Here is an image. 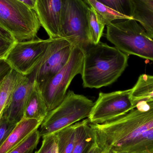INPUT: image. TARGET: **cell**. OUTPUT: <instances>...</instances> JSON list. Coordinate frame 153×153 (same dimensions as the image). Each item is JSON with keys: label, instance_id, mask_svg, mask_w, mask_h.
I'll list each match as a JSON object with an SVG mask.
<instances>
[{"label": "cell", "instance_id": "obj_1", "mask_svg": "<svg viewBox=\"0 0 153 153\" xmlns=\"http://www.w3.org/2000/svg\"><path fill=\"white\" fill-rule=\"evenodd\" d=\"M90 126L95 142L103 152H133L143 145L153 130V101L115 119Z\"/></svg>", "mask_w": 153, "mask_h": 153}, {"label": "cell", "instance_id": "obj_2", "mask_svg": "<svg viewBox=\"0 0 153 153\" xmlns=\"http://www.w3.org/2000/svg\"><path fill=\"white\" fill-rule=\"evenodd\" d=\"M81 50L84 56L81 75L84 88L99 89L110 85L128 66L129 55L105 43H90Z\"/></svg>", "mask_w": 153, "mask_h": 153}, {"label": "cell", "instance_id": "obj_3", "mask_svg": "<svg viewBox=\"0 0 153 153\" xmlns=\"http://www.w3.org/2000/svg\"><path fill=\"white\" fill-rule=\"evenodd\" d=\"M106 37L115 47L129 55L153 62V39L133 19L107 26Z\"/></svg>", "mask_w": 153, "mask_h": 153}, {"label": "cell", "instance_id": "obj_4", "mask_svg": "<svg viewBox=\"0 0 153 153\" xmlns=\"http://www.w3.org/2000/svg\"><path fill=\"white\" fill-rule=\"evenodd\" d=\"M94 102L85 96L70 91L55 108L43 120L39 130L41 137L55 134L61 129L88 118Z\"/></svg>", "mask_w": 153, "mask_h": 153}, {"label": "cell", "instance_id": "obj_5", "mask_svg": "<svg viewBox=\"0 0 153 153\" xmlns=\"http://www.w3.org/2000/svg\"><path fill=\"white\" fill-rule=\"evenodd\" d=\"M0 26L18 42L36 39L41 25L34 10L19 0H0Z\"/></svg>", "mask_w": 153, "mask_h": 153}, {"label": "cell", "instance_id": "obj_6", "mask_svg": "<svg viewBox=\"0 0 153 153\" xmlns=\"http://www.w3.org/2000/svg\"><path fill=\"white\" fill-rule=\"evenodd\" d=\"M89 8L83 0H63L60 38L81 49L91 43L87 24Z\"/></svg>", "mask_w": 153, "mask_h": 153}, {"label": "cell", "instance_id": "obj_7", "mask_svg": "<svg viewBox=\"0 0 153 153\" xmlns=\"http://www.w3.org/2000/svg\"><path fill=\"white\" fill-rule=\"evenodd\" d=\"M82 50L74 47L66 65L57 74L39 86L48 111L55 108L63 100L73 79L82 74L83 63Z\"/></svg>", "mask_w": 153, "mask_h": 153}, {"label": "cell", "instance_id": "obj_8", "mask_svg": "<svg viewBox=\"0 0 153 153\" xmlns=\"http://www.w3.org/2000/svg\"><path fill=\"white\" fill-rule=\"evenodd\" d=\"M52 39H35L17 42L4 59L12 69L22 75H29L42 61Z\"/></svg>", "mask_w": 153, "mask_h": 153}, {"label": "cell", "instance_id": "obj_9", "mask_svg": "<svg viewBox=\"0 0 153 153\" xmlns=\"http://www.w3.org/2000/svg\"><path fill=\"white\" fill-rule=\"evenodd\" d=\"M131 89L100 92L88 119L91 124H102L121 117L133 109Z\"/></svg>", "mask_w": 153, "mask_h": 153}, {"label": "cell", "instance_id": "obj_10", "mask_svg": "<svg viewBox=\"0 0 153 153\" xmlns=\"http://www.w3.org/2000/svg\"><path fill=\"white\" fill-rule=\"evenodd\" d=\"M52 39L45 56L34 71L35 80L39 86L66 65L74 48L68 40L62 38Z\"/></svg>", "mask_w": 153, "mask_h": 153}, {"label": "cell", "instance_id": "obj_11", "mask_svg": "<svg viewBox=\"0 0 153 153\" xmlns=\"http://www.w3.org/2000/svg\"><path fill=\"white\" fill-rule=\"evenodd\" d=\"M63 0H36L34 10L49 38H60Z\"/></svg>", "mask_w": 153, "mask_h": 153}, {"label": "cell", "instance_id": "obj_12", "mask_svg": "<svg viewBox=\"0 0 153 153\" xmlns=\"http://www.w3.org/2000/svg\"><path fill=\"white\" fill-rule=\"evenodd\" d=\"M34 80V72L29 75L21 74L20 76L10 104L3 115L11 122L17 124L23 118L26 102Z\"/></svg>", "mask_w": 153, "mask_h": 153}, {"label": "cell", "instance_id": "obj_13", "mask_svg": "<svg viewBox=\"0 0 153 153\" xmlns=\"http://www.w3.org/2000/svg\"><path fill=\"white\" fill-rule=\"evenodd\" d=\"M43 121L23 118L15 126L0 147V153H8L24 141L34 131L38 129Z\"/></svg>", "mask_w": 153, "mask_h": 153}, {"label": "cell", "instance_id": "obj_14", "mask_svg": "<svg viewBox=\"0 0 153 153\" xmlns=\"http://www.w3.org/2000/svg\"><path fill=\"white\" fill-rule=\"evenodd\" d=\"M48 112L46 102L35 79L26 102L23 118L43 121Z\"/></svg>", "mask_w": 153, "mask_h": 153}, {"label": "cell", "instance_id": "obj_15", "mask_svg": "<svg viewBox=\"0 0 153 153\" xmlns=\"http://www.w3.org/2000/svg\"><path fill=\"white\" fill-rule=\"evenodd\" d=\"M132 19L140 23L153 39V0H129Z\"/></svg>", "mask_w": 153, "mask_h": 153}, {"label": "cell", "instance_id": "obj_16", "mask_svg": "<svg viewBox=\"0 0 153 153\" xmlns=\"http://www.w3.org/2000/svg\"><path fill=\"white\" fill-rule=\"evenodd\" d=\"M133 109L142 104L153 101V75L143 74L131 88Z\"/></svg>", "mask_w": 153, "mask_h": 153}, {"label": "cell", "instance_id": "obj_17", "mask_svg": "<svg viewBox=\"0 0 153 153\" xmlns=\"http://www.w3.org/2000/svg\"><path fill=\"white\" fill-rule=\"evenodd\" d=\"M76 124L75 143L72 153H87L94 143L90 122L87 118Z\"/></svg>", "mask_w": 153, "mask_h": 153}, {"label": "cell", "instance_id": "obj_18", "mask_svg": "<svg viewBox=\"0 0 153 153\" xmlns=\"http://www.w3.org/2000/svg\"><path fill=\"white\" fill-rule=\"evenodd\" d=\"M21 75L12 69L0 81V121L10 104L13 91Z\"/></svg>", "mask_w": 153, "mask_h": 153}, {"label": "cell", "instance_id": "obj_19", "mask_svg": "<svg viewBox=\"0 0 153 153\" xmlns=\"http://www.w3.org/2000/svg\"><path fill=\"white\" fill-rule=\"evenodd\" d=\"M76 127V123L55 133L58 153L72 152L75 143Z\"/></svg>", "mask_w": 153, "mask_h": 153}, {"label": "cell", "instance_id": "obj_20", "mask_svg": "<svg viewBox=\"0 0 153 153\" xmlns=\"http://www.w3.org/2000/svg\"><path fill=\"white\" fill-rule=\"evenodd\" d=\"M87 24L91 43L98 44L102 36L106 25L96 11L91 7L89 8L87 13Z\"/></svg>", "mask_w": 153, "mask_h": 153}, {"label": "cell", "instance_id": "obj_21", "mask_svg": "<svg viewBox=\"0 0 153 153\" xmlns=\"http://www.w3.org/2000/svg\"><path fill=\"white\" fill-rule=\"evenodd\" d=\"M83 1L89 7L93 8L96 11L107 26L116 20L129 19L126 16L107 7L97 0H83Z\"/></svg>", "mask_w": 153, "mask_h": 153}, {"label": "cell", "instance_id": "obj_22", "mask_svg": "<svg viewBox=\"0 0 153 153\" xmlns=\"http://www.w3.org/2000/svg\"><path fill=\"white\" fill-rule=\"evenodd\" d=\"M40 137L39 130L36 129L8 153H32L36 148Z\"/></svg>", "mask_w": 153, "mask_h": 153}, {"label": "cell", "instance_id": "obj_23", "mask_svg": "<svg viewBox=\"0 0 153 153\" xmlns=\"http://www.w3.org/2000/svg\"><path fill=\"white\" fill-rule=\"evenodd\" d=\"M117 12L132 19L131 6L129 0H97Z\"/></svg>", "mask_w": 153, "mask_h": 153}, {"label": "cell", "instance_id": "obj_24", "mask_svg": "<svg viewBox=\"0 0 153 153\" xmlns=\"http://www.w3.org/2000/svg\"><path fill=\"white\" fill-rule=\"evenodd\" d=\"M17 42L9 31L0 26V60L5 58Z\"/></svg>", "mask_w": 153, "mask_h": 153}, {"label": "cell", "instance_id": "obj_25", "mask_svg": "<svg viewBox=\"0 0 153 153\" xmlns=\"http://www.w3.org/2000/svg\"><path fill=\"white\" fill-rule=\"evenodd\" d=\"M41 147L35 153H58L57 140L55 134L43 137Z\"/></svg>", "mask_w": 153, "mask_h": 153}, {"label": "cell", "instance_id": "obj_26", "mask_svg": "<svg viewBox=\"0 0 153 153\" xmlns=\"http://www.w3.org/2000/svg\"><path fill=\"white\" fill-rule=\"evenodd\" d=\"M17 124L11 122L5 117H2L0 121V147Z\"/></svg>", "mask_w": 153, "mask_h": 153}, {"label": "cell", "instance_id": "obj_27", "mask_svg": "<svg viewBox=\"0 0 153 153\" xmlns=\"http://www.w3.org/2000/svg\"><path fill=\"white\" fill-rule=\"evenodd\" d=\"M11 70V67L5 59L0 60V81L6 76Z\"/></svg>", "mask_w": 153, "mask_h": 153}, {"label": "cell", "instance_id": "obj_28", "mask_svg": "<svg viewBox=\"0 0 153 153\" xmlns=\"http://www.w3.org/2000/svg\"><path fill=\"white\" fill-rule=\"evenodd\" d=\"M102 152L103 151L94 141V143L87 153H102Z\"/></svg>", "mask_w": 153, "mask_h": 153}, {"label": "cell", "instance_id": "obj_29", "mask_svg": "<svg viewBox=\"0 0 153 153\" xmlns=\"http://www.w3.org/2000/svg\"><path fill=\"white\" fill-rule=\"evenodd\" d=\"M19 1L22 2L23 3L27 5L30 8L34 10L36 0H19Z\"/></svg>", "mask_w": 153, "mask_h": 153}, {"label": "cell", "instance_id": "obj_30", "mask_svg": "<svg viewBox=\"0 0 153 153\" xmlns=\"http://www.w3.org/2000/svg\"><path fill=\"white\" fill-rule=\"evenodd\" d=\"M102 153H106L105 152H103H103H102Z\"/></svg>", "mask_w": 153, "mask_h": 153}]
</instances>
